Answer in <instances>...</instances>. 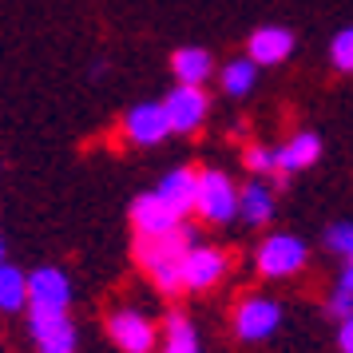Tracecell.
<instances>
[{
	"label": "cell",
	"instance_id": "ac0fdd59",
	"mask_svg": "<svg viewBox=\"0 0 353 353\" xmlns=\"http://www.w3.org/2000/svg\"><path fill=\"white\" fill-rule=\"evenodd\" d=\"M219 80H223L226 96H246V92L254 88V80H258V68L242 56V60H230V64L219 72Z\"/></svg>",
	"mask_w": 353,
	"mask_h": 353
},
{
	"label": "cell",
	"instance_id": "44dd1931",
	"mask_svg": "<svg viewBox=\"0 0 353 353\" xmlns=\"http://www.w3.org/2000/svg\"><path fill=\"white\" fill-rule=\"evenodd\" d=\"M330 60H334L337 72H353V32L350 28H341L334 36V44H330Z\"/></svg>",
	"mask_w": 353,
	"mask_h": 353
},
{
	"label": "cell",
	"instance_id": "2e32d148",
	"mask_svg": "<svg viewBox=\"0 0 353 353\" xmlns=\"http://www.w3.org/2000/svg\"><path fill=\"white\" fill-rule=\"evenodd\" d=\"M234 219H246L250 226H266L274 219V191L266 183H246L239 191V214Z\"/></svg>",
	"mask_w": 353,
	"mask_h": 353
},
{
	"label": "cell",
	"instance_id": "9c48e42d",
	"mask_svg": "<svg viewBox=\"0 0 353 353\" xmlns=\"http://www.w3.org/2000/svg\"><path fill=\"white\" fill-rule=\"evenodd\" d=\"M24 286H28V305H32V310H60V314H68L72 286H68V278L60 270L40 266L36 274L24 278Z\"/></svg>",
	"mask_w": 353,
	"mask_h": 353
},
{
	"label": "cell",
	"instance_id": "277c9868",
	"mask_svg": "<svg viewBox=\"0 0 353 353\" xmlns=\"http://www.w3.org/2000/svg\"><path fill=\"white\" fill-rule=\"evenodd\" d=\"M305 258H310V250L298 234H270L258 246V270L266 278H290L305 266Z\"/></svg>",
	"mask_w": 353,
	"mask_h": 353
},
{
	"label": "cell",
	"instance_id": "6da1fadb",
	"mask_svg": "<svg viewBox=\"0 0 353 353\" xmlns=\"http://www.w3.org/2000/svg\"><path fill=\"white\" fill-rule=\"evenodd\" d=\"M194 246V230L187 223H179L167 234H151V239H135V262L143 266V274L163 290V294H183V258Z\"/></svg>",
	"mask_w": 353,
	"mask_h": 353
},
{
	"label": "cell",
	"instance_id": "30bf717a",
	"mask_svg": "<svg viewBox=\"0 0 353 353\" xmlns=\"http://www.w3.org/2000/svg\"><path fill=\"white\" fill-rule=\"evenodd\" d=\"M183 223L175 210L163 203L155 191L139 194L135 203H131V226H135V234L139 239H151V234H167V230H175V226Z\"/></svg>",
	"mask_w": 353,
	"mask_h": 353
},
{
	"label": "cell",
	"instance_id": "e0dca14e",
	"mask_svg": "<svg viewBox=\"0 0 353 353\" xmlns=\"http://www.w3.org/2000/svg\"><path fill=\"white\" fill-rule=\"evenodd\" d=\"M28 305V286H24V274L8 262H0V310L4 314H20Z\"/></svg>",
	"mask_w": 353,
	"mask_h": 353
},
{
	"label": "cell",
	"instance_id": "ffe728a7",
	"mask_svg": "<svg viewBox=\"0 0 353 353\" xmlns=\"http://www.w3.org/2000/svg\"><path fill=\"white\" fill-rule=\"evenodd\" d=\"M330 310H334L337 318H350V310H353V270L350 266H345L341 278H337V290H334V298H330Z\"/></svg>",
	"mask_w": 353,
	"mask_h": 353
},
{
	"label": "cell",
	"instance_id": "8fae6325",
	"mask_svg": "<svg viewBox=\"0 0 353 353\" xmlns=\"http://www.w3.org/2000/svg\"><path fill=\"white\" fill-rule=\"evenodd\" d=\"M123 135L135 147H155L171 135V128H167V115H163L159 103H135L123 119Z\"/></svg>",
	"mask_w": 353,
	"mask_h": 353
},
{
	"label": "cell",
	"instance_id": "cb8c5ba5",
	"mask_svg": "<svg viewBox=\"0 0 353 353\" xmlns=\"http://www.w3.org/2000/svg\"><path fill=\"white\" fill-rule=\"evenodd\" d=\"M337 345H341V353H353V325H350V318H341V334H337Z\"/></svg>",
	"mask_w": 353,
	"mask_h": 353
},
{
	"label": "cell",
	"instance_id": "4fadbf2b",
	"mask_svg": "<svg viewBox=\"0 0 353 353\" xmlns=\"http://www.w3.org/2000/svg\"><path fill=\"white\" fill-rule=\"evenodd\" d=\"M321 155V139L314 131H298L290 143H282L274 151V175H294V171H305L314 167Z\"/></svg>",
	"mask_w": 353,
	"mask_h": 353
},
{
	"label": "cell",
	"instance_id": "d4e9b609",
	"mask_svg": "<svg viewBox=\"0 0 353 353\" xmlns=\"http://www.w3.org/2000/svg\"><path fill=\"white\" fill-rule=\"evenodd\" d=\"M0 262H4V242H0Z\"/></svg>",
	"mask_w": 353,
	"mask_h": 353
},
{
	"label": "cell",
	"instance_id": "8992f818",
	"mask_svg": "<svg viewBox=\"0 0 353 353\" xmlns=\"http://www.w3.org/2000/svg\"><path fill=\"white\" fill-rule=\"evenodd\" d=\"M179 278H183V290H194V294L214 290L226 278V254L214 250V246H191L187 258H183Z\"/></svg>",
	"mask_w": 353,
	"mask_h": 353
},
{
	"label": "cell",
	"instance_id": "52a82bcc",
	"mask_svg": "<svg viewBox=\"0 0 353 353\" xmlns=\"http://www.w3.org/2000/svg\"><path fill=\"white\" fill-rule=\"evenodd\" d=\"M28 330H32L40 353H76V325L60 310H32Z\"/></svg>",
	"mask_w": 353,
	"mask_h": 353
},
{
	"label": "cell",
	"instance_id": "603a6c76",
	"mask_svg": "<svg viewBox=\"0 0 353 353\" xmlns=\"http://www.w3.org/2000/svg\"><path fill=\"white\" fill-rule=\"evenodd\" d=\"M242 159L254 175H274V147H246Z\"/></svg>",
	"mask_w": 353,
	"mask_h": 353
},
{
	"label": "cell",
	"instance_id": "7402d4cb",
	"mask_svg": "<svg viewBox=\"0 0 353 353\" xmlns=\"http://www.w3.org/2000/svg\"><path fill=\"white\" fill-rule=\"evenodd\" d=\"M325 246H330L334 254L350 258V254H353V226H350V223L330 226V230H325Z\"/></svg>",
	"mask_w": 353,
	"mask_h": 353
},
{
	"label": "cell",
	"instance_id": "d6986e66",
	"mask_svg": "<svg viewBox=\"0 0 353 353\" xmlns=\"http://www.w3.org/2000/svg\"><path fill=\"white\" fill-rule=\"evenodd\" d=\"M163 353H199L194 325L183 318V314H171V318H167V341H163Z\"/></svg>",
	"mask_w": 353,
	"mask_h": 353
},
{
	"label": "cell",
	"instance_id": "9a60e30c",
	"mask_svg": "<svg viewBox=\"0 0 353 353\" xmlns=\"http://www.w3.org/2000/svg\"><path fill=\"white\" fill-rule=\"evenodd\" d=\"M171 68H175L179 83H191V88H203V83L214 76V56L207 48H179L171 56Z\"/></svg>",
	"mask_w": 353,
	"mask_h": 353
},
{
	"label": "cell",
	"instance_id": "7c38bea8",
	"mask_svg": "<svg viewBox=\"0 0 353 353\" xmlns=\"http://www.w3.org/2000/svg\"><path fill=\"white\" fill-rule=\"evenodd\" d=\"M290 52H294V32L278 28V24H266V28H258V32L246 40V60L254 68L282 64V60H290Z\"/></svg>",
	"mask_w": 353,
	"mask_h": 353
},
{
	"label": "cell",
	"instance_id": "5b68a950",
	"mask_svg": "<svg viewBox=\"0 0 353 353\" xmlns=\"http://www.w3.org/2000/svg\"><path fill=\"white\" fill-rule=\"evenodd\" d=\"M108 337L123 353H151L155 341H159V330H155L151 318L135 314V310H115L112 318H108Z\"/></svg>",
	"mask_w": 353,
	"mask_h": 353
},
{
	"label": "cell",
	"instance_id": "7a4b0ae2",
	"mask_svg": "<svg viewBox=\"0 0 353 353\" xmlns=\"http://www.w3.org/2000/svg\"><path fill=\"white\" fill-rule=\"evenodd\" d=\"M194 214L210 226H223L239 214V187L223 171H199L194 175Z\"/></svg>",
	"mask_w": 353,
	"mask_h": 353
},
{
	"label": "cell",
	"instance_id": "3957f363",
	"mask_svg": "<svg viewBox=\"0 0 353 353\" xmlns=\"http://www.w3.org/2000/svg\"><path fill=\"white\" fill-rule=\"evenodd\" d=\"M163 115H167V128H171V135H191V131H199L203 123H207V112H210V99L203 88H191V83H179L171 96L159 103Z\"/></svg>",
	"mask_w": 353,
	"mask_h": 353
},
{
	"label": "cell",
	"instance_id": "ba28073f",
	"mask_svg": "<svg viewBox=\"0 0 353 353\" xmlns=\"http://www.w3.org/2000/svg\"><path fill=\"white\" fill-rule=\"evenodd\" d=\"M278 325H282V305L270 298H246L234 310V334L242 341H266Z\"/></svg>",
	"mask_w": 353,
	"mask_h": 353
},
{
	"label": "cell",
	"instance_id": "5bb4252c",
	"mask_svg": "<svg viewBox=\"0 0 353 353\" xmlns=\"http://www.w3.org/2000/svg\"><path fill=\"white\" fill-rule=\"evenodd\" d=\"M194 175L199 171H191V167H179V171H171V175H163V183L155 187V194H159L167 207L175 210L179 219H187L194 207Z\"/></svg>",
	"mask_w": 353,
	"mask_h": 353
}]
</instances>
